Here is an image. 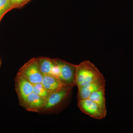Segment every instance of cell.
<instances>
[{
    "label": "cell",
    "mask_w": 133,
    "mask_h": 133,
    "mask_svg": "<svg viewBox=\"0 0 133 133\" xmlns=\"http://www.w3.org/2000/svg\"><path fill=\"white\" fill-rule=\"evenodd\" d=\"M88 98L96 103L104 111L107 113L105 98V88L93 92Z\"/></svg>",
    "instance_id": "obj_11"
},
{
    "label": "cell",
    "mask_w": 133,
    "mask_h": 133,
    "mask_svg": "<svg viewBox=\"0 0 133 133\" xmlns=\"http://www.w3.org/2000/svg\"><path fill=\"white\" fill-rule=\"evenodd\" d=\"M72 88H66L51 93L46 100L45 106L41 112L52 110L62 104L70 95Z\"/></svg>",
    "instance_id": "obj_7"
},
{
    "label": "cell",
    "mask_w": 133,
    "mask_h": 133,
    "mask_svg": "<svg viewBox=\"0 0 133 133\" xmlns=\"http://www.w3.org/2000/svg\"><path fill=\"white\" fill-rule=\"evenodd\" d=\"M2 64V62H1V58H0V68H1V65Z\"/></svg>",
    "instance_id": "obj_15"
},
{
    "label": "cell",
    "mask_w": 133,
    "mask_h": 133,
    "mask_svg": "<svg viewBox=\"0 0 133 133\" xmlns=\"http://www.w3.org/2000/svg\"><path fill=\"white\" fill-rule=\"evenodd\" d=\"M105 80L101 74L94 80L84 86L78 88L77 98L78 100L88 98L93 92L105 88Z\"/></svg>",
    "instance_id": "obj_6"
},
{
    "label": "cell",
    "mask_w": 133,
    "mask_h": 133,
    "mask_svg": "<svg viewBox=\"0 0 133 133\" xmlns=\"http://www.w3.org/2000/svg\"><path fill=\"white\" fill-rule=\"evenodd\" d=\"M31 0H9L13 9L21 8L28 3Z\"/></svg>",
    "instance_id": "obj_14"
},
{
    "label": "cell",
    "mask_w": 133,
    "mask_h": 133,
    "mask_svg": "<svg viewBox=\"0 0 133 133\" xmlns=\"http://www.w3.org/2000/svg\"><path fill=\"white\" fill-rule=\"evenodd\" d=\"M13 9L9 0H0V19L10 10Z\"/></svg>",
    "instance_id": "obj_13"
},
{
    "label": "cell",
    "mask_w": 133,
    "mask_h": 133,
    "mask_svg": "<svg viewBox=\"0 0 133 133\" xmlns=\"http://www.w3.org/2000/svg\"><path fill=\"white\" fill-rule=\"evenodd\" d=\"M37 58L43 75H50L59 78L60 70L56 58L42 57Z\"/></svg>",
    "instance_id": "obj_8"
},
{
    "label": "cell",
    "mask_w": 133,
    "mask_h": 133,
    "mask_svg": "<svg viewBox=\"0 0 133 133\" xmlns=\"http://www.w3.org/2000/svg\"><path fill=\"white\" fill-rule=\"evenodd\" d=\"M101 74L91 62L88 60L83 61L77 65L75 85L78 88H81L92 82Z\"/></svg>",
    "instance_id": "obj_1"
},
{
    "label": "cell",
    "mask_w": 133,
    "mask_h": 133,
    "mask_svg": "<svg viewBox=\"0 0 133 133\" xmlns=\"http://www.w3.org/2000/svg\"><path fill=\"white\" fill-rule=\"evenodd\" d=\"M45 103V99L33 92L27 98L24 108L28 111L39 112L43 109Z\"/></svg>",
    "instance_id": "obj_10"
},
{
    "label": "cell",
    "mask_w": 133,
    "mask_h": 133,
    "mask_svg": "<svg viewBox=\"0 0 133 133\" xmlns=\"http://www.w3.org/2000/svg\"><path fill=\"white\" fill-rule=\"evenodd\" d=\"M15 87L20 105L24 108L27 98L33 92V84L17 74L15 78Z\"/></svg>",
    "instance_id": "obj_3"
},
{
    "label": "cell",
    "mask_w": 133,
    "mask_h": 133,
    "mask_svg": "<svg viewBox=\"0 0 133 133\" xmlns=\"http://www.w3.org/2000/svg\"><path fill=\"white\" fill-rule=\"evenodd\" d=\"M42 83L51 93L73 87L59 78L50 75H43Z\"/></svg>",
    "instance_id": "obj_9"
},
{
    "label": "cell",
    "mask_w": 133,
    "mask_h": 133,
    "mask_svg": "<svg viewBox=\"0 0 133 133\" xmlns=\"http://www.w3.org/2000/svg\"><path fill=\"white\" fill-rule=\"evenodd\" d=\"M78 106L84 113L97 119L104 118L107 114L98 105L89 98L78 100Z\"/></svg>",
    "instance_id": "obj_4"
},
{
    "label": "cell",
    "mask_w": 133,
    "mask_h": 133,
    "mask_svg": "<svg viewBox=\"0 0 133 133\" xmlns=\"http://www.w3.org/2000/svg\"><path fill=\"white\" fill-rule=\"evenodd\" d=\"M33 92L46 101L51 93L44 87L42 83L33 85Z\"/></svg>",
    "instance_id": "obj_12"
},
{
    "label": "cell",
    "mask_w": 133,
    "mask_h": 133,
    "mask_svg": "<svg viewBox=\"0 0 133 133\" xmlns=\"http://www.w3.org/2000/svg\"><path fill=\"white\" fill-rule=\"evenodd\" d=\"M60 70L59 78L73 87L75 85V75L77 65L62 59L56 58Z\"/></svg>",
    "instance_id": "obj_5"
},
{
    "label": "cell",
    "mask_w": 133,
    "mask_h": 133,
    "mask_svg": "<svg viewBox=\"0 0 133 133\" xmlns=\"http://www.w3.org/2000/svg\"><path fill=\"white\" fill-rule=\"evenodd\" d=\"M17 74L23 77L33 85L42 83L43 77L37 58H33L26 62L19 69Z\"/></svg>",
    "instance_id": "obj_2"
},
{
    "label": "cell",
    "mask_w": 133,
    "mask_h": 133,
    "mask_svg": "<svg viewBox=\"0 0 133 133\" xmlns=\"http://www.w3.org/2000/svg\"><path fill=\"white\" fill-rule=\"evenodd\" d=\"M1 21V19H0V21Z\"/></svg>",
    "instance_id": "obj_16"
}]
</instances>
